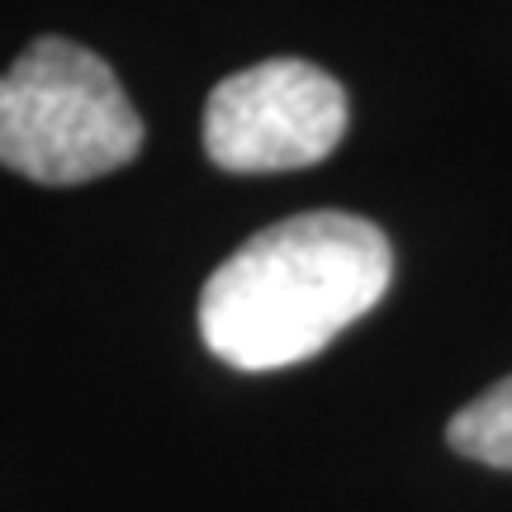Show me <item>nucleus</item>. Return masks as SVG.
I'll return each mask as SVG.
<instances>
[{
	"instance_id": "1",
	"label": "nucleus",
	"mask_w": 512,
	"mask_h": 512,
	"mask_svg": "<svg viewBox=\"0 0 512 512\" xmlns=\"http://www.w3.org/2000/svg\"><path fill=\"white\" fill-rule=\"evenodd\" d=\"M394 280V247L370 219L318 209L261 228L200 294L204 347L233 370H285L366 318Z\"/></svg>"
},
{
	"instance_id": "2",
	"label": "nucleus",
	"mask_w": 512,
	"mask_h": 512,
	"mask_svg": "<svg viewBox=\"0 0 512 512\" xmlns=\"http://www.w3.org/2000/svg\"><path fill=\"white\" fill-rule=\"evenodd\" d=\"M143 147V119L110 62L72 38H34L0 76V166L38 185H81Z\"/></svg>"
},
{
	"instance_id": "3",
	"label": "nucleus",
	"mask_w": 512,
	"mask_h": 512,
	"mask_svg": "<svg viewBox=\"0 0 512 512\" xmlns=\"http://www.w3.org/2000/svg\"><path fill=\"white\" fill-rule=\"evenodd\" d=\"M347 133V91L323 67L271 57L214 86L204 105V152L238 176L323 162Z\"/></svg>"
},
{
	"instance_id": "4",
	"label": "nucleus",
	"mask_w": 512,
	"mask_h": 512,
	"mask_svg": "<svg viewBox=\"0 0 512 512\" xmlns=\"http://www.w3.org/2000/svg\"><path fill=\"white\" fill-rule=\"evenodd\" d=\"M451 451L494 465V470H512V375L498 380L494 389H484L475 403H465L451 427H446Z\"/></svg>"
}]
</instances>
